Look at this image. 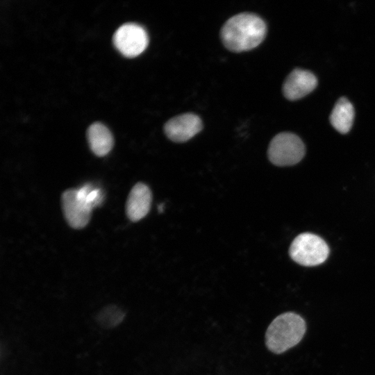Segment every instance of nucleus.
Wrapping results in <instances>:
<instances>
[{
  "instance_id": "obj_1",
  "label": "nucleus",
  "mask_w": 375,
  "mask_h": 375,
  "mask_svg": "<svg viewBox=\"0 0 375 375\" xmlns=\"http://www.w3.org/2000/svg\"><path fill=\"white\" fill-rule=\"evenodd\" d=\"M267 26L262 18L242 12L229 18L223 25L220 37L224 47L233 52H242L258 47L265 39Z\"/></svg>"
},
{
  "instance_id": "obj_2",
  "label": "nucleus",
  "mask_w": 375,
  "mask_h": 375,
  "mask_svg": "<svg viewBox=\"0 0 375 375\" xmlns=\"http://www.w3.org/2000/svg\"><path fill=\"white\" fill-rule=\"evenodd\" d=\"M306 332V323L299 315L288 312L277 316L265 334L267 347L274 353H281L297 344Z\"/></svg>"
},
{
  "instance_id": "obj_3",
  "label": "nucleus",
  "mask_w": 375,
  "mask_h": 375,
  "mask_svg": "<svg viewBox=\"0 0 375 375\" xmlns=\"http://www.w3.org/2000/svg\"><path fill=\"white\" fill-rule=\"evenodd\" d=\"M289 253L291 258L303 266H315L324 262L328 256L329 248L320 237L303 233L292 241Z\"/></svg>"
},
{
  "instance_id": "obj_4",
  "label": "nucleus",
  "mask_w": 375,
  "mask_h": 375,
  "mask_svg": "<svg viewBox=\"0 0 375 375\" xmlns=\"http://www.w3.org/2000/svg\"><path fill=\"white\" fill-rule=\"evenodd\" d=\"M305 146L295 134L283 132L275 135L271 140L267 155L269 160L275 165H293L304 156Z\"/></svg>"
},
{
  "instance_id": "obj_5",
  "label": "nucleus",
  "mask_w": 375,
  "mask_h": 375,
  "mask_svg": "<svg viewBox=\"0 0 375 375\" xmlns=\"http://www.w3.org/2000/svg\"><path fill=\"white\" fill-rule=\"evenodd\" d=\"M112 41L115 48L123 56L133 58L146 49L149 37L142 26L135 23H126L117 29Z\"/></svg>"
},
{
  "instance_id": "obj_6",
  "label": "nucleus",
  "mask_w": 375,
  "mask_h": 375,
  "mask_svg": "<svg viewBox=\"0 0 375 375\" xmlns=\"http://www.w3.org/2000/svg\"><path fill=\"white\" fill-rule=\"evenodd\" d=\"M61 203L65 218L72 228L80 229L88 224L92 208L79 197L77 190L64 191L61 196Z\"/></svg>"
},
{
  "instance_id": "obj_7",
  "label": "nucleus",
  "mask_w": 375,
  "mask_h": 375,
  "mask_svg": "<svg viewBox=\"0 0 375 375\" xmlns=\"http://www.w3.org/2000/svg\"><path fill=\"white\" fill-rule=\"evenodd\" d=\"M201 118L191 112L181 114L169 119L164 125L166 136L173 142H184L201 131Z\"/></svg>"
},
{
  "instance_id": "obj_8",
  "label": "nucleus",
  "mask_w": 375,
  "mask_h": 375,
  "mask_svg": "<svg viewBox=\"0 0 375 375\" xmlns=\"http://www.w3.org/2000/svg\"><path fill=\"white\" fill-rule=\"evenodd\" d=\"M316 76L310 72L294 69L283 85V93L289 100H297L311 92L317 86Z\"/></svg>"
},
{
  "instance_id": "obj_9",
  "label": "nucleus",
  "mask_w": 375,
  "mask_h": 375,
  "mask_svg": "<svg viewBox=\"0 0 375 375\" xmlns=\"http://www.w3.org/2000/svg\"><path fill=\"white\" fill-rule=\"evenodd\" d=\"M152 194L149 188L143 183H136L131 189L126 204V213L132 222L144 217L151 207Z\"/></svg>"
},
{
  "instance_id": "obj_10",
  "label": "nucleus",
  "mask_w": 375,
  "mask_h": 375,
  "mask_svg": "<svg viewBox=\"0 0 375 375\" xmlns=\"http://www.w3.org/2000/svg\"><path fill=\"white\" fill-rule=\"evenodd\" d=\"M87 139L91 151L97 156L107 155L114 144L110 130L99 122L94 123L89 126Z\"/></svg>"
},
{
  "instance_id": "obj_11",
  "label": "nucleus",
  "mask_w": 375,
  "mask_h": 375,
  "mask_svg": "<svg viewBox=\"0 0 375 375\" xmlns=\"http://www.w3.org/2000/svg\"><path fill=\"white\" fill-rule=\"evenodd\" d=\"M354 118V109L351 103L341 97L335 103L330 115L332 126L340 133H347L351 129Z\"/></svg>"
}]
</instances>
